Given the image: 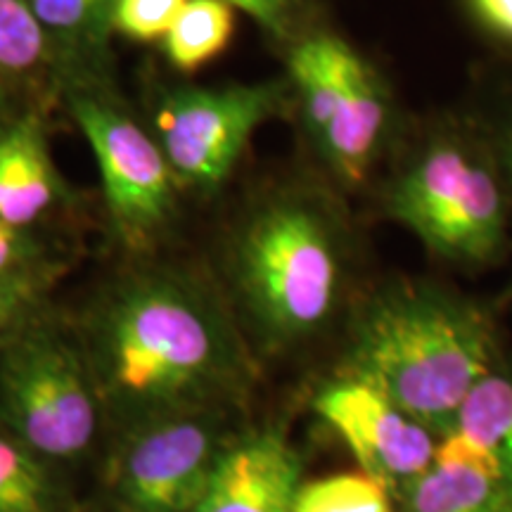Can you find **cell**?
<instances>
[{
  "instance_id": "1",
  "label": "cell",
  "mask_w": 512,
  "mask_h": 512,
  "mask_svg": "<svg viewBox=\"0 0 512 512\" xmlns=\"http://www.w3.org/2000/svg\"><path fill=\"white\" fill-rule=\"evenodd\" d=\"M86 358L100 399L133 422L214 411L249 382L240 335L214 294L159 268L126 275L95 306Z\"/></svg>"
},
{
  "instance_id": "16",
  "label": "cell",
  "mask_w": 512,
  "mask_h": 512,
  "mask_svg": "<svg viewBox=\"0 0 512 512\" xmlns=\"http://www.w3.org/2000/svg\"><path fill=\"white\" fill-rule=\"evenodd\" d=\"M463 102L489 133L512 192V60L486 57L479 62Z\"/></svg>"
},
{
  "instance_id": "10",
  "label": "cell",
  "mask_w": 512,
  "mask_h": 512,
  "mask_svg": "<svg viewBox=\"0 0 512 512\" xmlns=\"http://www.w3.org/2000/svg\"><path fill=\"white\" fill-rule=\"evenodd\" d=\"M302 484V456L268 427L228 441L195 512H292Z\"/></svg>"
},
{
  "instance_id": "18",
  "label": "cell",
  "mask_w": 512,
  "mask_h": 512,
  "mask_svg": "<svg viewBox=\"0 0 512 512\" xmlns=\"http://www.w3.org/2000/svg\"><path fill=\"white\" fill-rule=\"evenodd\" d=\"M292 512H399L396 498L375 477L342 472L316 482H304Z\"/></svg>"
},
{
  "instance_id": "3",
  "label": "cell",
  "mask_w": 512,
  "mask_h": 512,
  "mask_svg": "<svg viewBox=\"0 0 512 512\" xmlns=\"http://www.w3.org/2000/svg\"><path fill=\"white\" fill-rule=\"evenodd\" d=\"M380 183L384 219L434 261L479 275L512 259V192L489 133L465 102L406 126Z\"/></svg>"
},
{
  "instance_id": "21",
  "label": "cell",
  "mask_w": 512,
  "mask_h": 512,
  "mask_svg": "<svg viewBox=\"0 0 512 512\" xmlns=\"http://www.w3.org/2000/svg\"><path fill=\"white\" fill-rule=\"evenodd\" d=\"M470 34L489 50L486 57L512 60V0H456Z\"/></svg>"
},
{
  "instance_id": "12",
  "label": "cell",
  "mask_w": 512,
  "mask_h": 512,
  "mask_svg": "<svg viewBox=\"0 0 512 512\" xmlns=\"http://www.w3.org/2000/svg\"><path fill=\"white\" fill-rule=\"evenodd\" d=\"M62 183L41 121L0 124V219L29 228L60 200Z\"/></svg>"
},
{
  "instance_id": "24",
  "label": "cell",
  "mask_w": 512,
  "mask_h": 512,
  "mask_svg": "<svg viewBox=\"0 0 512 512\" xmlns=\"http://www.w3.org/2000/svg\"><path fill=\"white\" fill-rule=\"evenodd\" d=\"M223 3L245 12L275 38H292L294 41L302 34L297 0H223Z\"/></svg>"
},
{
  "instance_id": "20",
  "label": "cell",
  "mask_w": 512,
  "mask_h": 512,
  "mask_svg": "<svg viewBox=\"0 0 512 512\" xmlns=\"http://www.w3.org/2000/svg\"><path fill=\"white\" fill-rule=\"evenodd\" d=\"M55 268L57 264L48 256V249L29 233V228L0 219V278L48 287Z\"/></svg>"
},
{
  "instance_id": "7",
  "label": "cell",
  "mask_w": 512,
  "mask_h": 512,
  "mask_svg": "<svg viewBox=\"0 0 512 512\" xmlns=\"http://www.w3.org/2000/svg\"><path fill=\"white\" fill-rule=\"evenodd\" d=\"M285 86L192 88L166 98L157 117L162 150L178 178L197 188L226 181L256 126L280 110Z\"/></svg>"
},
{
  "instance_id": "13",
  "label": "cell",
  "mask_w": 512,
  "mask_h": 512,
  "mask_svg": "<svg viewBox=\"0 0 512 512\" xmlns=\"http://www.w3.org/2000/svg\"><path fill=\"white\" fill-rule=\"evenodd\" d=\"M446 434L475 448L512 482V361L508 356L472 389Z\"/></svg>"
},
{
  "instance_id": "14",
  "label": "cell",
  "mask_w": 512,
  "mask_h": 512,
  "mask_svg": "<svg viewBox=\"0 0 512 512\" xmlns=\"http://www.w3.org/2000/svg\"><path fill=\"white\" fill-rule=\"evenodd\" d=\"M53 41L29 0H0V102L50 64Z\"/></svg>"
},
{
  "instance_id": "19",
  "label": "cell",
  "mask_w": 512,
  "mask_h": 512,
  "mask_svg": "<svg viewBox=\"0 0 512 512\" xmlns=\"http://www.w3.org/2000/svg\"><path fill=\"white\" fill-rule=\"evenodd\" d=\"M31 10L48 31L62 41H91L112 19L117 0H29Z\"/></svg>"
},
{
  "instance_id": "17",
  "label": "cell",
  "mask_w": 512,
  "mask_h": 512,
  "mask_svg": "<svg viewBox=\"0 0 512 512\" xmlns=\"http://www.w3.org/2000/svg\"><path fill=\"white\" fill-rule=\"evenodd\" d=\"M0 512H62L46 460L10 434H0Z\"/></svg>"
},
{
  "instance_id": "6",
  "label": "cell",
  "mask_w": 512,
  "mask_h": 512,
  "mask_svg": "<svg viewBox=\"0 0 512 512\" xmlns=\"http://www.w3.org/2000/svg\"><path fill=\"white\" fill-rule=\"evenodd\" d=\"M214 411H181L131 425L107 484L119 512H195L223 448Z\"/></svg>"
},
{
  "instance_id": "22",
  "label": "cell",
  "mask_w": 512,
  "mask_h": 512,
  "mask_svg": "<svg viewBox=\"0 0 512 512\" xmlns=\"http://www.w3.org/2000/svg\"><path fill=\"white\" fill-rule=\"evenodd\" d=\"M188 0H117L112 24L136 41H155L169 34Z\"/></svg>"
},
{
  "instance_id": "5",
  "label": "cell",
  "mask_w": 512,
  "mask_h": 512,
  "mask_svg": "<svg viewBox=\"0 0 512 512\" xmlns=\"http://www.w3.org/2000/svg\"><path fill=\"white\" fill-rule=\"evenodd\" d=\"M88 358L57 330L31 325L0 351V422L43 460H74L98 432Z\"/></svg>"
},
{
  "instance_id": "8",
  "label": "cell",
  "mask_w": 512,
  "mask_h": 512,
  "mask_svg": "<svg viewBox=\"0 0 512 512\" xmlns=\"http://www.w3.org/2000/svg\"><path fill=\"white\" fill-rule=\"evenodd\" d=\"M74 117L93 147L107 207L119 233L143 245L174 214V169L164 150L110 102L79 95Z\"/></svg>"
},
{
  "instance_id": "11",
  "label": "cell",
  "mask_w": 512,
  "mask_h": 512,
  "mask_svg": "<svg viewBox=\"0 0 512 512\" xmlns=\"http://www.w3.org/2000/svg\"><path fill=\"white\" fill-rule=\"evenodd\" d=\"M399 512H512V482L475 448L441 437L437 460L396 498Z\"/></svg>"
},
{
  "instance_id": "9",
  "label": "cell",
  "mask_w": 512,
  "mask_h": 512,
  "mask_svg": "<svg viewBox=\"0 0 512 512\" xmlns=\"http://www.w3.org/2000/svg\"><path fill=\"white\" fill-rule=\"evenodd\" d=\"M318 418L344 441L358 467L399 498L434 465L441 437L373 384L351 375L325 382L313 396Z\"/></svg>"
},
{
  "instance_id": "2",
  "label": "cell",
  "mask_w": 512,
  "mask_h": 512,
  "mask_svg": "<svg viewBox=\"0 0 512 512\" xmlns=\"http://www.w3.org/2000/svg\"><path fill=\"white\" fill-rule=\"evenodd\" d=\"M505 356L494 306L432 278H394L349 311L342 375L373 384L439 437Z\"/></svg>"
},
{
  "instance_id": "23",
  "label": "cell",
  "mask_w": 512,
  "mask_h": 512,
  "mask_svg": "<svg viewBox=\"0 0 512 512\" xmlns=\"http://www.w3.org/2000/svg\"><path fill=\"white\" fill-rule=\"evenodd\" d=\"M46 287L0 278V351L34 325Z\"/></svg>"
},
{
  "instance_id": "15",
  "label": "cell",
  "mask_w": 512,
  "mask_h": 512,
  "mask_svg": "<svg viewBox=\"0 0 512 512\" xmlns=\"http://www.w3.org/2000/svg\"><path fill=\"white\" fill-rule=\"evenodd\" d=\"M235 8L223 0H188L164 36L169 62L185 74L197 72L221 55L233 38Z\"/></svg>"
},
{
  "instance_id": "4",
  "label": "cell",
  "mask_w": 512,
  "mask_h": 512,
  "mask_svg": "<svg viewBox=\"0 0 512 512\" xmlns=\"http://www.w3.org/2000/svg\"><path fill=\"white\" fill-rule=\"evenodd\" d=\"M354 238L337 197L292 188L242 223L233 280L264 344L280 351L311 342L335 323L349 297Z\"/></svg>"
}]
</instances>
